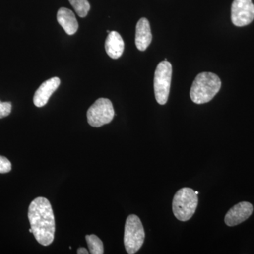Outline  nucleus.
I'll return each instance as SVG.
<instances>
[{
  "label": "nucleus",
  "instance_id": "nucleus-18",
  "mask_svg": "<svg viewBox=\"0 0 254 254\" xmlns=\"http://www.w3.org/2000/svg\"><path fill=\"white\" fill-rule=\"evenodd\" d=\"M29 232H31V233H33V230H32V229H29Z\"/></svg>",
  "mask_w": 254,
  "mask_h": 254
},
{
  "label": "nucleus",
  "instance_id": "nucleus-6",
  "mask_svg": "<svg viewBox=\"0 0 254 254\" xmlns=\"http://www.w3.org/2000/svg\"><path fill=\"white\" fill-rule=\"evenodd\" d=\"M114 116L113 103L108 98L97 100L87 112L88 123L93 127H100L111 123Z\"/></svg>",
  "mask_w": 254,
  "mask_h": 254
},
{
  "label": "nucleus",
  "instance_id": "nucleus-15",
  "mask_svg": "<svg viewBox=\"0 0 254 254\" xmlns=\"http://www.w3.org/2000/svg\"><path fill=\"white\" fill-rule=\"evenodd\" d=\"M12 105L10 102H1L0 100V119L9 116Z\"/></svg>",
  "mask_w": 254,
  "mask_h": 254
},
{
  "label": "nucleus",
  "instance_id": "nucleus-1",
  "mask_svg": "<svg viewBox=\"0 0 254 254\" xmlns=\"http://www.w3.org/2000/svg\"><path fill=\"white\" fill-rule=\"evenodd\" d=\"M28 217L37 242L46 247L51 245L55 238V220L49 200L44 197L35 198L28 208Z\"/></svg>",
  "mask_w": 254,
  "mask_h": 254
},
{
  "label": "nucleus",
  "instance_id": "nucleus-7",
  "mask_svg": "<svg viewBox=\"0 0 254 254\" xmlns=\"http://www.w3.org/2000/svg\"><path fill=\"white\" fill-rule=\"evenodd\" d=\"M231 18L233 24L238 27L250 24L254 18V4L252 0H234Z\"/></svg>",
  "mask_w": 254,
  "mask_h": 254
},
{
  "label": "nucleus",
  "instance_id": "nucleus-3",
  "mask_svg": "<svg viewBox=\"0 0 254 254\" xmlns=\"http://www.w3.org/2000/svg\"><path fill=\"white\" fill-rule=\"evenodd\" d=\"M198 195L192 189L185 187L175 193L173 201L174 215L177 220L186 222L190 220L198 206Z\"/></svg>",
  "mask_w": 254,
  "mask_h": 254
},
{
  "label": "nucleus",
  "instance_id": "nucleus-17",
  "mask_svg": "<svg viewBox=\"0 0 254 254\" xmlns=\"http://www.w3.org/2000/svg\"><path fill=\"white\" fill-rule=\"evenodd\" d=\"M78 254H89L88 251L86 250V248H83V247H81V248L78 249L77 250Z\"/></svg>",
  "mask_w": 254,
  "mask_h": 254
},
{
  "label": "nucleus",
  "instance_id": "nucleus-11",
  "mask_svg": "<svg viewBox=\"0 0 254 254\" xmlns=\"http://www.w3.org/2000/svg\"><path fill=\"white\" fill-rule=\"evenodd\" d=\"M105 51L113 59H118L123 54L125 42L120 33L117 31L110 32L105 41Z\"/></svg>",
  "mask_w": 254,
  "mask_h": 254
},
{
  "label": "nucleus",
  "instance_id": "nucleus-5",
  "mask_svg": "<svg viewBox=\"0 0 254 254\" xmlns=\"http://www.w3.org/2000/svg\"><path fill=\"white\" fill-rule=\"evenodd\" d=\"M173 66L168 61L158 64L155 71L154 92L155 99L160 105H165L168 102L171 85Z\"/></svg>",
  "mask_w": 254,
  "mask_h": 254
},
{
  "label": "nucleus",
  "instance_id": "nucleus-2",
  "mask_svg": "<svg viewBox=\"0 0 254 254\" xmlns=\"http://www.w3.org/2000/svg\"><path fill=\"white\" fill-rule=\"evenodd\" d=\"M221 88L220 78L215 73L203 72L197 75L190 91V99L195 104H204L213 99Z\"/></svg>",
  "mask_w": 254,
  "mask_h": 254
},
{
  "label": "nucleus",
  "instance_id": "nucleus-4",
  "mask_svg": "<svg viewBox=\"0 0 254 254\" xmlns=\"http://www.w3.org/2000/svg\"><path fill=\"white\" fill-rule=\"evenodd\" d=\"M145 232L140 218L136 215H130L125 224L124 243L127 253L136 254L143 245Z\"/></svg>",
  "mask_w": 254,
  "mask_h": 254
},
{
  "label": "nucleus",
  "instance_id": "nucleus-16",
  "mask_svg": "<svg viewBox=\"0 0 254 254\" xmlns=\"http://www.w3.org/2000/svg\"><path fill=\"white\" fill-rule=\"evenodd\" d=\"M11 170V162L7 158L0 155V173H9Z\"/></svg>",
  "mask_w": 254,
  "mask_h": 254
},
{
  "label": "nucleus",
  "instance_id": "nucleus-13",
  "mask_svg": "<svg viewBox=\"0 0 254 254\" xmlns=\"http://www.w3.org/2000/svg\"><path fill=\"white\" fill-rule=\"evenodd\" d=\"M86 240L89 248L90 253L92 254L104 253L103 242L100 240L99 237L95 235H86Z\"/></svg>",
  "mask_w": 254,
  "mask_h": 254
},
{
  "label": "nucleus",
  "instance_id": "nucleus-10",
  "mask_svg": "<svg viewBox=\"0 0 254 254\" xmlns=\"http://www.w3.org/2000/svg\"><path fill=\"white\" fill-rule=\"evenodd\" d=\"M152 33L149 21L147 18H140L136 24L135 43L140 51H145L152 41Z\"/></svg>",
  "mask_w": 254,
  "mask_h": 254
},
{
  "label": "nucleus",
  "instance_id": "nucleus-12",
  "mask_svg": "<svg viewBox=\"0 0 254 254\" xmlns=\"http://www.w3.org/2000/svg\"><path fill=\"white\" fill-rule=\"evenodd\" d=\"M57 19L60 26L69 36H72L78 31V21L71 10L65 7L60 8L58 11Z\"/></svg>",
  "mask_w": 254,
  "mask_h": 254
},
{
  "label": "nucleus",
  "instance_id": "nucleus-19",
  "mask_svg": "<svg viewBox=\"0 0 254 254\" xmlns=\"http://www.w3.org/2000/svg\"><path fill=\"white\" fill-rule=\"evenodd\" d=\"M195 193H196L197 195H198V193H199V192H198V191H195Z\"/></svg>",
  "mask_w": 254,
  "mask_h": 254
},
{
  "label": "nucleus",
  "instance_id": "nucleus-9",
  "mask_svg": "<svg viewBox=\"0 0 254 254\" xmlns=\"http://www.w3.org/2000/svg\"><path fill=\"white\" fill-rule=\"evenodd\" d=\"M60 79L53 77L42 83L33 96V103L38 108H42L48 103L50 97L60 85Z\"/></svg>",
  "mask_w": 254,
  "mask_h": 254
},
{
  "label": "nucleus",
  "instance_id": "nucleus-14",
  "mask_svg": "<svg viewBox=\"0 0 254 254\" xmlns=\"http://www.w3.org/2000/svg\"><path fill=\"white\" fill-rule=\"evenodd\" d=\"M76 14L81 18L86 17L91 9V5L88 0H68Z\"/></svg>",
  "mask_w": 254,
  "mask_h": 254
},
{
  "label": "nucleus",
  "instance_id": "nucleus-8",
  "mask_svg": "<svg viewBox=\"0 0 254 254\" xmlns=\"http://www.w3.org/2000/svg\"><path fill=\"white\" fill-rule=\"evenodd\" d=\"M253 210V205L250 202H240L227 212L225 218V223L230 227L240 225L250 218Z\"/></svg>",
  "mask_w": 254,
  "mask_h": 254
}]
</instances>
